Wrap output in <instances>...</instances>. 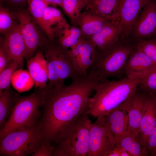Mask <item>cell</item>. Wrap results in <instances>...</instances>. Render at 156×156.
I'll return each instance as SVG.
<instances>
[{
  "mask_svg": "<svg viewBox=\"0 0 156 156\" xmlns=\"http://www.w3.org/2000/svg\"><path fill=\"white\" fill-rule=\"evenodd\" d=\"M138 88L147 94H156V66L146 76L139 84Z\"/></svg>",
  "mask_w": 156,
  "mask_h": 156,
  "instance_id": "cell-31",
  "label": "cell"
},
{
  "mask_svg": "<svg viewBox=\"0 0 156 156\" xmlns=\"http://www.w3.org/2000/svg\"><path fill=\"white\" fill-rule=\"evenodd\" d=\"M27 2L29 12L49 39V32L44 20L45 10L48 4L44 0H27Z\"/></svg>",
  "mask_w": 156,
  "mask_h": 156,
  "instance_id": "cell-25",
  "label": "cell"
},
{
  "mask_svg": "<svg viewBox=\"0 0 156 156\" xmlns=\"http://www.w3.org/2000/svg\"><path fill=\"white\" fill-rule=\"evenodd\" d=\"M45 89H38L30 95L19 96L5 125L0 129V138L39 121L42 115Z\"/></svg>",
  "mask_w": 156,
  "mask_h": 156,
  "instance_id": "cell-4",
  "label": "cell"
},
{
  "mask_svg": "<svg viewBox=\"0 0 156 156\" xmlns=\"http://www.w3.org/2000/svg\"><path fill=\"white\" fill-rule=\"evenodd\" d=\"M27 0H1V2L5 5V7L15 12L22 10L27 5Z\"/></svg>",
  "mask_w": 156,
  "mask_h": 156,
  "instance_id": "cell-33",
  "label": "cell"
},
{
  "mask_svg": "<svg viewBox=\"0 0 156 156\" xmlns=\"http://www.w3.org/2000/svg\"><path fill=\"white\" fill-rule=\"evenodd\" d=\"M155 95L156 96V94H155Z\"/></svg>",
  "mask_w": 156,
  "mask_h": 156,
  "instance_id": "cell-39",
  "label": "cell"
},
{
  "mask_svg": "<svg viewBox=\"0 0 156 156\" xmlns=\"http://www.w3.org/2000/svg\"><path fill=\"white\" fill-rule=\"evenodd\" d=\"M48 4H50L55 5H58L61 7L63 0H44Z\"/></svg>",
  "mask_w": 156,
  "mask_h": 156,
  "instance_id": "cell-37",
  "label": "cell"
},
{
  "mask_svg": "<svg viewBox=\"0 0 156 156\" xmlns=\"http://www.w3.org/2000/svg\"><path fill=\"white\" fill-rule=\"evenodd\" d=\"M14 12L25 44L24 58L27 61L34 56L44 42L39 26L29 13L22 10Z\"/></svg>",
  "mask_w": 156,
  "mask_h": 156,
  "instance_id": "cell-9",
  "label": "cell"
},
{
  "mask_svg": "<svg viewBox=\"0 0 156 156\" xmlns=\"http://www.w3.org/2000/svg\"><path fill=\"white\" fill-rule=\"evenodd\" d=\"M98 83L94 77L87 74L72 79L68 85L47 87L40 119L41 143L53 146L68 124L87 112L90 96Z\"/></svg>",
  "mask_w": 156,
  "mask_h": 156,
  "instance_id": "cell-1",
  "label": "cell"
},
{
  "mask_svg": "<svg viewBox=\"0 0 156 156\" xmlns=\"http://www.w3.org/2000/svg\"><path fill=\"white\" fill-rule=\"evenodd\" d=\"M116 145L129 153L131 156H146L149 154L139 139L129 131L116 143Z\"/></svg>",
  "mask_w": 156,
  "mask_h": 156,
  "instance_id": "cell-23",
  "label": "cell"
},
{
  "mask_svg": "<svg viewBox=\"0 0 156 156\" xmlns=\"http://www.w3.org/2000/svg\"><path fill=\"white\" fill-rule=\"evenodd\" d=\"M147 94L138 131L139 138L146 147L148 136L156 126V96L154 94Z\"/></svg>",
  "mask_w": 156,
  "mask_h": 156,
  "instance_id": "cell-17",
  "label": "cell"
},
{
  "mask_svg": "<svg viewBox=\"0 0 156 156\" xmlns=\"http://www.w3.org/2000/svg\"><path fill=\"white\" fill-rule=\"evenodd\" d=\"M108 22L100 16L86 10L81 12L77 25L79 26L82 34L90 37L99 31Z\"/></svg>",
  "mask_w": 156,
  "mask_h": 156,
  "instance_id": "cell-21",
  "label": "cell"
},
{
  "mask_svg": "<svg viewBox=\"0 0 156 156\" xmlns=\"http://www.w3.org/2000/svg\"><path fill=\"white\" fill-rule=\"evenodd\" d=\"M11 83L14 89L19 92L27 91L34 84L28 71L22 69L15 71L12 77Z\"/></svg>",
  "mask_w": 156,
  "mask_h": 156,
  "instance_id": "cell-26",
  "label": "cell"
},
{
  "mask_svg": "<svg viewBox=\"0 0 156 156\" xmlns=\"http://www.w3.org/2000/svg\"><path fill=\"white\" fill-rule=\"evenodd\" d=\"M42 124L40 119L32 125L12 132L0 138V155H32L41 144Z\"/></svg>",
  "mask_w": 156,
  "mask_h": 156,
  "instance_id": "cell-5",
  "label": "cell"
},
{
  "mask_svg": "<svg viewBox=\"0 0 156 156\" xmlns=\"http://www.w3.org/2000/svg\"><path fill=\"white\" fill-rule=\"evenodd\" d=\"M135 46L156 64V38L148 40L140 39Z\"/></svg>",
  "mask_w": 156,
  "mask_h": 156,
  "instance_id": "cell-30",
  "label": "cell"
},
{
  "mask_svg": "<svg viewBox=\"0 0 156 156\" xmlns=\"http://www.w3.org/2000/svg\"><path fill=\"white\" fill-rule=\"evenodd\" d=\"M1 5L0 8V32L3 36L14 27L16 17L15 12Z\"/></svg>",
  "mask_w": 156,
  "mask_h": 156,
  "instance_id": "cell-29",
  "label": "cell"
},
{
  "mask_svg": "<svg viewBox=\"0 0 156 156\" xmlns=\"http://www.w3.org/2000/svg\"><path fill=\"white\" fill-rule=\"evenodd\" d=\"M134 27L138 38L156 35V0H151L144 5Z\"/></svg>",
  "mask_w": 156,
  "mask_h": 156,
  "instance_id": "cell-14",
  "label": "cell"
},
{
  "mask_svg": "<svg viewBox=\"0 0 156 156\" xmlns=\"http://www.w3.org/2000/svg\"><path fill=\"white\" fill-rule=\"evenodd\" d=\"M54 147L41 143L36 151L31 155L33 156H53Z\"/></svg>",
  "mask_w": 156,
  "mask_h": 156,
  "instance_id": "cell-35",
  "label": "cell"
},
{
  "mask_svg": "<svg viewBox=\"0 0 156 156\" xmlns=\"http://www.w3.org/2000/svg\"><path fill=\"white\" fill-rule=\"evenodd\" d=\"M28 71L32 79L34 85L38 89H45L48 80V73L34 56L27 61Z\"/></svg>",
  "mask_w": 156,
  "mask_h": 156,
  "instance_id": "cell-24",
  "label": "cell"
},
{
  "mask_svg": "<svg viewBox=\"0 0 156 156\" xmlns=\"http://www.w3.org/2000/svg\"><path fill=\"white\" fill-rule=\"evenodd\" d=\"M20 95L10 87L0 93V128L5 125Z\"/></svg>",
  "mask_w": 156,
  "mask_h": 156,
  "instance_id": "cell-22",
  "label": "cell"
},
{
  "mask_svg": "<svg viewBox=\"0 0 156 156\" xmlns=\"http://www.w3.org/2000/svg\"><path fill=\"white\" fill-rule=\"evenodd\" d=\"M135 48V45L120 43L98 59L88 68L87 74L94 77L99 83L107 81L110 77H119L125 73L127 60Z\"/></svg>",
  "mask_w": 156,
  "mask_h": 156,
  "instance_id": "cell-6",
  "label": "cell"
},
{
  "mask_svg": "<svg viewBox=\"0 0 156 156\" xmlns=\"http://www.w3.org/2000/svg\"><path fill=\"white\" fill-rule=\"evenodd\" d=\"M12 60L9 55L0 46V73L8 66Z\"/></svg>",
  "mask_w": 156,
  "mask_h": 156,
  "instance_id": "cell-36",
  "label": "cell"
},
{
  "mask_svg": "<svg viewBox=\"0 0 156 156\" xmlns=\"http://www.w3.org/2000/svg\"><path fill=\"white\" fill-rule=\"evenodd\" d=\"M86 6L83 0H63L61 8L71 22L77 25L82 9Z\"/></svg>",
  "mask_w": 156,
  "mask_h": 156,
  "instance_id": "cell-27",
  "label": "cell"
},
{
  "mask_svg": "<svg viewBox=\"0 0 156 156\" xmlns=\"http://www.w3.org/2000/svg\"><path fill=\"white\" fill-rule=\"evenodd\" d=\"M67 49L59 44H49L45 47L43 54L48 67L49 82L47 87L62 86L68 78L72 80L81 76L76 70Z\"/></svg>",
  "mask_w": 156,
  "mask_h": 156,
  "instance_id": "cell-7",
  "label": "cell"
},
{
  "mask_svg": "<svg viewBox=\"0 0 156 156\" xmlns=\"http://www.w3.org/2000/svg\"><path fill=\"white\" fill-rule=\"evenodd\" d=\"M103 116L116 143L128 130L129 121L127 113L122 104Z\"/></svg>",
  "mask_w": 156,
  "mask_h": 156,
  "instance_id": "cell-19",
  "label": "cell"
},
{
  "mask_svg": "<svg viewBox=\"0 0 156 156\" xmlns=\"http://www.w3.org/2000/svg\"><path fill=\"white\" fill-rule=\"evenodd\" d=\"M151 0H120V35L128 36L134 28L142 9Z\"/></svg>",
  "mask_w": 156,
  "mask_h": 156,
  "instance_id": "cell-12",
  "label": "cell"
},
{
  "mask_svg": "<svg viewBox=\"0 0 156 156\" xmlns=\"http://www.w3.org/2000/svg\"><path fill=\"white\" fill-rule=\"evenodd\" d=\"M82 34L79 28L70 26L59 37L58 44L63 48L69 49L77 44Z\"/></svg>",
  "mask_w": 156,
  "mask_h": 156,
  "instance_id": "cell-28",
  "label": "cell"
},
{
  "mask_svg": "<svg viewBox=\"0 0 156 156\" xmlns=\"http://www.w3.org/2000/svg\"><path fill=\"white\" fill-rule=\"evenodd\" d=\"M86 4V7L96 0H83Z\"/></svg>",
  "mask_w": 156,
  "mask_h": 156,
  "instance_id": "cell-38",
  "label": "cell"
},
{
  "mask_svg": "<svg viewBox=\"0 0 156 156\" xmlns=\"http://www.w3.org/2000/svg\"><path fill=\"white\" fill-rule=\"evenodd\" d=\"M67 52L76 70L81 76L88 74V69L99 55L96 47L88 39L82 37Z\"/></svg>",
  "mask_w": 156,
  "mask_h": 156,
  "instance_id": "cell-10",
  "label": "cell"
},
{
  "mask_svg": "<svg viewBox=\"0 0 156 156\" xmlns=\"http://www.w3.org/2000/svg\"><path fill=\"white\" fill-rule=\"evenodd\" d=\"M87 112L68 124L53 146V156H86L88 151L91 122Z\"/></svg>",
  "mask_w": 156,
  "mask_h": 156,
  "instance_id": "cell-3",
  "label": "cell"
},
{
  "mask_svg": "<svg viewBox=\"0 0 156 156\" xmlns=\"http://www.w3.org/2000/svg\"><path fill=\"white\" fill-rule=\"evenodd\" d=\"M0 46L9 55L12 60L18 63L20 68L23 67L25 46L18 23L4 36L1 41Z\"/></svg>",
  "mask_w": 156,
  "mask_h": 156,
  "instance_id": "cell-15",
  "label": "cell"
},
{
  "mask_svg": "<svg viewBox=\"0 0 156 156\" xmlns=\"http://www.w3.org/2000/svg\"><path fill=\"white\" fill-rule=\"evenodd\" d=\"M146 148L149 155L151 156L156 155V126L152 131L147 141Z\"/></svg>",
  "mask_w": 156,
  "mask_h": 156,
  "instance_id": "cell-34",
  "label": "cell"
},
{
  "mask_svg": "<svg viewBox=\"0 0 156 156\" xmlns=\"http://www.w3.org/2000/svg\"><path fill=\"white\" fill-rule=\"evenodd\" d=\"M147 96V94L140 90L138 88L134 94L122 104L128 116V130L133 136L138 138L140 126L144 111Z\"/></svg>",
  "mask_w": 156,
  "mask_h": 156,
  "instance_id": "cell-11",
  "label": "cell"
},
{
  "mask_svg": "<svg viewBox=\"0 0 156 156\" xmlns=\"http://www.w3.org/2000/svg\"><path fill=\"white\" fill-rule=\"evenodd\" d=\"M44 20L49 32V39L51 40L55 36L59 37L63 31L70 26L60 10L48 5L45 10Z\"/></svg>",
  "mask_w": 156,
  "mask_h": 156,
  "instance_id": "cell-20",
  "label": "cell"
},
{
  "mask_svg": "<svg viewBox=\"0 0 156 156\" xmlns=\"http://www.w3.org/2000/svg\"><path fill=\"white\" fill-rule=\"evenodd\" d=\"M142 80L126 78L96 83L88 114L96 118L108 114L133 95Z\"/></svg>",
  "mask_w": 156,
  "mask_h": 156,
  "instance_id": "cell-2",
  "label": "cell"
},
{
  "mask_svg": "<svg viewBox=\"0 0 156 156\" xmlns=\"http://www.w3.org/2000/svg\"><path fill=\"white\" fill-rule=\"evenodd\" d=\"M155 66L156 64L135 47L126 63L125 73L126 78L129 79L143 80Z\"/></svg>",
  "mask_w": 156,
  "mask_h": 156,
  "instance_id": "cell-13",
  "label": "cell"
},
{
  "mask_svg": "<svg viewBox=\"0 0 156 156\" xmlns=\"http://www.w3.org/2000/svg\"><path fill=\"white\" fill-rule=\"evenodd\" d=\"M116 145V140L106 123L104 117L96 118L90 127L87 156H106Z\"/></svg>",
  "mask_w": 156,
  "mask_h": 156,
  "instance_id": "cell-8",
  "label": "cell"
},
{
  "mask_svg": "<svg viewBox=\"0 0 156 156\" xmlns=\"http://www.w3.org/2000/svg\"><path fill=\"white\" fill-rule=\"evenodd\" d=\"M20 66L18 63L12 60L8 66L0 73V93L8 88L13 75Z\"/></svg>",
  "mask_w": 156,
  "mask_h": 156,
  "instance_id": "cell-32",
  "label": "cell"
},
{
  "mask_svg": "<svg viewBox=\"0 0 156 156\" xmlns=\"http://www.w3.org/2000/svg\"><path fill=\"white\" fill-rule=\"evenodd\" d=\"M120 0H96L86 8L118 26L120 22Z\"/></svg>",
  "mask_w": 156,
  "mask_h": 156,
  "instance_id": "cell-18",
  "label": "cell"
},
{
  "mask_svg": "<svg viewBox=\"0 0 156 156\" xmlns=\"http://www.w3.org/2000/svg\"></svg>",
  "mask_w": 156,
  "mask_h": 156,
  "instance_id": "cell-40",
  "label": "cell"
},
{
  "mask_svg": "<svg viewBox=\"0 0 156 156\" xmlns=\"http://www.w3.org/2000/svg\"><path fill=\"white\" fill-rule=\"evenodd\" d=\"M120 35L118 27L108 22L99 31L88 39L96 47L99 55H101L119 43Z\"/></svg>",
  "mask_w": 156,
  "mask_h": 156,
  "instance_id": "cell-16",
  "label": "cell"
}]
</instances>
